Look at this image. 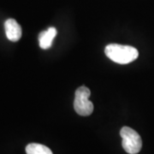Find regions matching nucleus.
Instances as JSON below:
<instances>
[{
  "label": "nucleus",
  "mask_w": 154,
  "mask_h": 154,
  "mask_svg": "<svg viewBox=\"0 0 154 154\" xmlns=\"http://www.w3.org/2000/svg\"><path fill=\"white\" fill-rule=\"evenodd\" d=\"M57 35V29L55 28H49L47 30L43 31L38 35V43L42 49H49L51 46L53 39Z\"/></svg>",
  "instance_id": "nucleus-5"
},
{
  "label": "nucleus",
  "mask_w": 154,
  "mask_h": 154,
  "mask_svg": "<svg viewBox=\"0 0 154 154\" xmlns=\"http://www.w3.org/2000/svg\"><path fill=\"white\" fill-rule=\"evenodd\" d=\"M6 36L12 42H17L22 37V28L14 19H8L5 23Z\"/></svg>",
  "instance_id": "nucleus-4"
},
{
  "label": "nucleus",
  "mask_w": 154,
  "mask_h": 154,
  "mask_svg": "<svg viewBox=\"0 0 154 154\" xmlns=\"http://www.w3.org/2000/svg\"><path fill=\"white\" fill-rule=\"evenodd\" d=\"M91 92L86 87H80L75 91V98L74 101V108L77 114L83 116L91 115L94 111V105L88 99Z\"/></svg>",
  "instance_id": "nucleus-3"
},
{
  "label": "nucleus",
  "mask_w": 154,
  "mask_h": 154,
  "mask_svg": "<svg viewBox=\"0 0 154 154\" xmlns=\"http://www.w3.org/2000/svg\"><path fill=\"white\" fill-rule=\"evenodd\" d=\"M122 139V147L129 154H137L142 147V140L140 134L129 127H123L120 131Z\"/></svg>",
  "instance_id": "nucleus-2"
},
{
  "label": "nucleus",
  "mask_w": 154,
  "mask_h": 154,
  "mask_svg": "<svg viewBox=\"0 0 154 154\" xmlns=\"http://www.w3.org/2000/svg\"><path fill=\"white\" fill-rule=\"evenodd\" d=\"M26 152L27 154H53L49 147L37 143L28 144L26 147Z\"/></svg>",
  "instance_id": "nucleus-6"
},
{
  "label": "nucleus",
  "mask_w": 154,
  "mask_h": 154,
  "mask_svg": "<svg viewBox=\"0 0 154 154\" xmlns=\"http://www.w3.org/2000/svg\"><path fill=\"white\" fill-rule=\"evenodd\" d=\"M105 55L110 60L119 64H127L137 59L138 50L130 45L118 44L108 45L105 50Z\"/></svg>",
  "instance_id": "nucleus-1"
}]
</instances>
